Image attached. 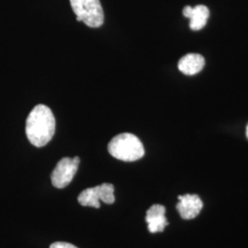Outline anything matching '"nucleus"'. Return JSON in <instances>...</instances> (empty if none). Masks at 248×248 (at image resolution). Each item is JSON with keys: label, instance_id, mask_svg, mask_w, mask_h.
Returning <instances> with one entry per match:
<instances>
[{"label": "nucleus", "instance_id": "obj_11", "mask_svg": "<svg viewBox=\"0 0 248 248\" xmlns=\"http://www.w3.org/2000/svg\"><path fill=\"white\" fill-rule=\"evenodd\" d=\"M247 136H248V127H247Z\"/></svg>", "mask_w": 248, "mask_h": 248}, {"label": "nucleus", "instance_id": "obj_4", "mask_svg": "<svg viewBox=\"0 0 248 248\" xmlns=\"http://www.w3.org/2000/svg\"><path fill=\"white\" fill-rule=\"evenodd\" d=\"M78 201L82 206L98 209L99 201L107 204L114 203V186L109 183H103L99 186L89 187L80 193Z\"/></svg>", "mask_w": 248, "mask_h": 248}, {"label": "nucleus", "instance_id": "obj_9", "mask_svg": "<svg viewBox=\"0 0 248 248\" xmlns=\"http://www.w3.org/2000/svg\"><path fill=\"white\" fill-rule=\"evenodd\" d=\"M210 16V10L204 5H198L192 8L188 18L189 27L192 31H200L203 29Z\"/></svg>", "mask_w": 248, "mask_h": 248}, {"label": "nucleus", "instance_id": "obj_2", "mask_svg": "<svg viewBox=\"0 0 248 248\" xmlns=\"http://www.w3.org/2000/svg\"><path fill=\"white\" fill-rule=\"evenodd\" d=\"M108 153L118 160L133 162L144 155V148L140 139L132 133H121L111 139L108 145Z\"/></svg>", "mask_w": 248, "mask_h": 248}, {"label": "nucleus", "instance_id": "obj_1", "mask_svg": "<svg viewBox=\"0 0 248 248\" xmlns=\"http://www.w3.org/2000/svg\"><path fill=\"white\" fill-rule=\"evenodd\" d=\"M55 118L49 107L43 104L33 108L26 121V135L36 147H43L52 140L55 133Z\"/></svg>", "mask_w": 248, "mask_h": 248}, {"label": "nucleus", "instance_id": "obj_7", "mask_svg": "<svg viewBox=\"0 0 248 248\" xmlns=\"http://www.w3.org/2000/svg\"><path fill=\"white\" fill-rule=\"evenodd\" d=\"M145 221L148 224V230L152 233L163 232L169 224L166 217V208L160 204L153 205L146 213Z\"/></svg>", "mask_w": 248, "mask_h": 248}, {"label": "nucleus", "instance_id": "obj_5", "mask_svg": "<svg viewBox=\"0 0 248 248\" xmlns=\"http://www.w3.org/2000/svg\"><path fill=\"white\" fill-rule=\"evenodd\" d=\"M79 157L74 158L63 157L60 160L51 175L53 186L57 188H63L71 183L79 166Z\"/></svg>", "mask_w": 248, "mask_h": 248}, {"label": "nucleus", "instance_id": "obj_3", "mask_svg": "<svg viewBox=\"0 0 248 248\" xmlns=\"http://www.w3.org/2000/svg\"><path fill=\"white\" fill-rule=\"evenodd\" d=\"M77 20L90 28H98L104 22V12L99 0H70Z\"/></svg>", "mask_w": 248, "mask_h": 248}, {"label": "nucleus", "instance_id": "obj_10", "mask_svg": "<svg viewBox=\"0 0 248 248\" xmlns=\"http://www.w3.org/2000/svg\"><path fill=\"white\" fill-rule=\"evenodd\" d=\"M50 248H78L75 247L74 245L69 244V243H65V242H56L51 245Z\"/></svg>", "mask_w": 248, "mask_h": 248}, {"label": "nucleus", "instance_id": "obj_8", "mask_svg": "<svg viewBox=\"0 0 248 248\" xmlns=\"http://www.w3.org/2000/svg\"><path fill=\"white\" fill-rule=\"evenodd\" d=\"M205 59L199 53H188L178 62V69L186 76H194L203 69Z\"/></svg>", "mask_w": 248, "mask_h": 248}, {"label": "nucleus", "instance_id": "obj_6", "mask_svg": "<svg viewBox=\"0 0 248 248\" xmlns=\"http://www.w3.org/2000/svg\"><path fill=\"white\" fill-rule=\"evenodd\" d=\"M178 203L177 204V210L180 216L185 220L194 219L201 213L203 203L200 197L197 195L179 196Z\"/></svg>", "mask_w": 248, "mask_h": 248}]
</instances>
